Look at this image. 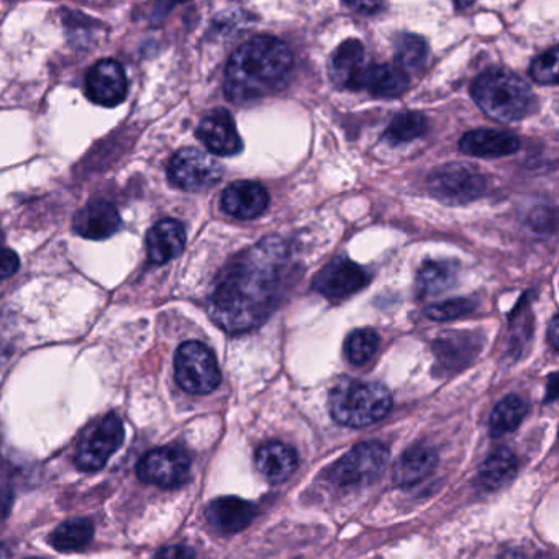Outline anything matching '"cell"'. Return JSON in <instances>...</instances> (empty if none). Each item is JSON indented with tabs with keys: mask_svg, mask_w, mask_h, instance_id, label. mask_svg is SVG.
<instances>
[{
	"mask_svg": "<svg viewBox=\"0 0 559 559\" xmlns=\"http://www.w3.org/2000/svg\"><path fill=\"white\" fill-rule=\"evenodd\" d=\"M475 304L469 298H452V301L442 302V304H432L427 307V317L436 320V322H448L455 318L465 317L474 310Z\"/></svg>",
	"mask_w": 559,
	"mask_h": 559,
	"instance_id": "cell-30",
	"label": "cell"
},
{
	"mask_svg": "<svg viewBox=\"0 0 559 559\" xmlns=\"http://www.w3.org/2000/svg\"><path fill=\"white\" fill-rule=\"evenodd\" d=\"M409 88L406 71L392 64H366L353 91H368L376 98H398Z\"/></svg>",
	"mask_w": 559,
	"mask_h": 559,
	"instance_id": "cell-16",
	"label": "cell"
},
{
	"mask_svg": "<svg viewBox=\"0 0 559 559\" xmlns=\"http://www.w3.org/2000/svg\"><path fill=\"white\" fill-rule=\"evenodd\" d=\"M366 67L365 47L361 41L346 40L333 51L330 58L329 73L333 85L340 89H355L359 74Z\"/></svg>",
	"mask_w": 559,
	"mask_h": 559,
	"instance_id": "cell-20",
	"label": "cell"
},
{
	"mask_svg": "<svg viewBox=\"0 0 559 559\" xmlns=\"http://www.w3.org/2000/svg\"><path fill=\"white\" fill-rule=\"evenodd\" d=\"M394 54L401 69H416L425 63L429 47L419 35L401 34L394 40Z\"/></svg>",
	"mask_w": 559,
	"mask_h": 559,
	"instance_id": "cell-27",
	"label": "cell"
},
{
	"mask_svg": "<svg viewBox=\"0 0 559 559\" xmlns=\"http://www.w3.org/2000/svg\"><path fill=\"white\" fill-rule=\"evenodd\" d=\"M378 348L379 335L372 329L355 330L345 343L346 358L356 366L371 361Z\"/></svg>",
	"mask_w": 559,
	"mask_h": 559,
	"instance_id": "cell-29",
	"label": "cell"
},
{
	"mask_svg": "<svg viewBox=\"0 0 559 559\" xmlns=\"http://www.w3.org/2000/svg\"><path fill=\"white\" fill-rule=\"evenodd\" d=\"M346 5L353 9V11L358 12V14L366 15L378 14V12L384 8V4H374V2H350V4Z\"/></svg>",
	"mask_w": 559,
	"mask_h": 559,
	"instance_id": "cell-34",
	"label": "cell"
},
{
	"mask_svg": "<svg viewBox=\"0 0 559 559\" xmlns=\"http://www.w3.org/2000/svg\"><path fill=\"white\" fill-rule=\"evenodd\" d=\"M185 246V227L175 218L157 221L147 237L148 258L154 265H166L171 259L178 258Z\"/></svg>",
	"mask_w": 559,
	"mask_h": 559,
	"instance_id": "cell-17",
	"label": "cell"
},
{
	"mask_svg": "<svg viewBox=\"0 0 559 559\" xmlns=\"http://www.w3.org/2000/svg\"><path fill=\"white\" fill-rule=\"evenodd\" d=\"M294 64L291 48L279 38L262 37L238 47L225 69V96L234 104H250L271 94Z\"/></svg>",
	"mask_w": 559,
	"mask_h": 559,
	"instance_id": "cell-2",
	"label": "cell"
},
{
	"mask_svg": "<svg viewBox=\"0 0 559 559\" xmlns=\"http://www.w3.org/2000/svg\"><path fill=\"white\" fill-rule=\"evenodd\" d=\"M427 130V120L419 112H403L395 115L394 120L385 130V140L391 144L409 143L422 137Z\"/></svg>",
	"mask_w": 559,
	"mask_h": 559,
	"instance_id": "cell-28",
	"label": "cell"
},
{
	"mask_svg": "<svg viewBox=\"0 0 559 559\" xmlns=\"http://www.w3.org/2000/svg\"><path fill=\"white\" fill-rule=\"evenodd\" d=\"M120 214L111 202H89L74 217V230L89 240H105L120 228Z\"/></svg>",
	"mask_w": 559,
	"mask_h": 559,
	"instance_id": "cell-15",
	"label": "cell"
},
{
	"mask_svg": "<svg viewBox=\"0 0 559 559\" xmlns=\"http://www.w3.org/2000/svg\"><path fill=\"white\" fill-rule=\"evenodd\" d=\"M436 453L429 446H414L407 449L392 469V478L397 486H414L429 478L436 468Z\"/></svg>",
	"mask_w": 559,
	"mask_h": 559,
	"instance_id": "cell-22",
	"label": "cell"
},
{
	"mask_svg": "<svg viewBox=\"0 0 559 559\" xmlns=\"http://www.w3.org/2000/svg\"><path fill=\"white\" fill-rule=\"evenodd\" d=\"M549 392H551V394L546 398V403H551L552 398L556 397V374H552L551 379H549Z\"/></svg>",
	"mask_w": 559,
	"mask_h": 559,
	"instance_id": "cell-38",
	"label": "cell"
},
{
	"mask_svg": "<svg viewBox=\"0 0 559 559\" xmlns=\"http://www.w3.org/2000/svg\"><path fill=\"white\" fill-rule=\"evenodd\" d=\"M526 412H529V406H526L522 397H519V395H507L506 398H503L494 407L493 414H491V433H493V436L512 433L523 422Z\"/></svg>",
	"mask_w": 559,
	"mask_h": 559,
	"instance_id": "cell-26",
	"label": "cell"
},
{
	"mask_svg": "<svg viewBox=\"0 0 559 559\" xmlns=\"http://www.w3.org/2000/svg\"><path fill=\"white\" fill-rule=\"evenodd\" d=\"M371 276L365 268L346 258H336L318 272L312 289L323 297L342 301L368 285Z\"/></svg>",
	"mask_w": 559,
	"mask_h": 559,
	"instance_id": "cell-11",
	"label": "cell"
},
{
	"mask_svg": "<svg viewBox=\"0 0 559 559\" xmlns=\"http://www.w3.org/2000/svg\"><path fill=\"white\" fill-rule=\"evenodd\" d=\"M558 315H555L551 320V326H549V340H551L552 348L558 350L559 346V340H558Z\"/></svg>",
	"mask_w": 559,
	"mask_h": 559,
	"instance_id": "cell-36",
	"label": "cell"
},
{
	"mask_svg": "<svg viewBox=\"0 0 559 559\" xmlns=\"http://www.w3.org/2000/svg\"><path fill=\"white\" fill-rule=\"evenodd\" d=\"M459 150L468 156L504 157L520 150V140L509 131L481 128L468 131L459 141Z\"/></svg>",
	"mask_w": 559,
	"mask_h": 559,
	"instance_id": "cell-18",
	"label": "cell"
},
{
	"mask_svg": "<svg viewBox=\"0 0 559 559\" xmlns=\"http://www.w3.org/2000/svg\"><path fill=\"white\" fill-rule=\"evenodd\" d=\"M530 76L539 85H556L558 81V48H549L539 54L530 67Z\"/></svg>",
	"mask_w": 559,
	"mask_h": 559,
	"instance_id": "cell-31",
	"label": "cell"
},
{
	"mask_svg": "<svg viewBox=\"0 0 559 559\" xmlns=\"http://www.w3.org/2000/svg\"><path fill=\"white\" fill-rule=\"evenodd\" d=\"M255 507L238 497H220L212 500L205 510L208 525L220 533H238L255 519Z\"/></svg>",
	"mask_w": 559,
	"mask_h": 559,
	"instance_id": "cell-19",
	"label": "cell"
},
{
	"mask_svg": "<svg viewBox=\"0 0 559 559\" xmlns=\"http://www.w3.org/2000/svg\"><path fill=\"white\" fill-rule=\"evenodd\" d=\"M389 449L384 443H359L333 465L330 479L339 486L371 483L388 466Z\"/></svg>",
	"mask_w": 559,
	"mask_h": 559,
	"instance_id": "cell-7",
	"label": "cell"
},
{
	"mask_svg": "<svg viewBox=\"0 0 559 559\" xmlns=\"http://www.w3.org/2000/svg\"><path fill=\"white\" fill-rule=\"evenodd\" d=\"M430 194L445 204H468L483 195L486 179L478 168L465 163H449L427 179Z\"/></svg>",
	"mask_w": 559,
	"mask_h": 559,
	"instance_id": "cell-6",
	"label": "cell"
},
{
	"mask_svg": "<svg viewBox=\"0 0 559 559\" xmlns=\"http://www.w3.org/2000/svg\"><path fill=\"white\" fill-rule=\"evenodd\" d=\"M294 271L289 243L263 238L221 269L208 297V315L228 333L256 329L284 297Z\"/></svg>",
	"mask_w": 559,
	"mask_h": 559,
	"instance_id": "cell-1",
	"label": "cell"
},
{
	"mask_svg": "<svg viewBox=\"0 0 559 559\" xmlns=\"http://www.w3.org/2000/svg\"><path fill=\"white\" fill-rule=\"evenodd\" d=\"M517 472V458L510 449L499 448L479 469L478 484L481 490L496 491L510 481Z\"/></svg>",
	"mask_w": 559,
	"mask_h": 559,
	"instance_id": "cell-24",
	"label": "cell"
},
{
	"mask_svg": "<svg viewBox=\"0 0 559 559\" xmlns=\"http://www.w3.org/2000/svg\"><path fill=\"white\" fill-rule=\"evenodd\" d=\"M12 500H14V496H12L11 491L0 493V519H4L8 516L9 510H11Z\"/></svg>",
	"mask_w": 559,
	"mask_h": 559,
	"instance_id": "cell-35",
	"label": "cell"
},
{
	"mask_svg": "<svg viewBox=\"0 0 559 559\" xmlns=\"http://www.w3.org/2000/svg\"><path fill=\"white\" fill-rule=\"evenodd\" d=\"M122 442H124V423L117 416L111 414L86 433L85 439L77 446L74 461L82 471H99L120 448Z\"/></svg>",
	"mask_w": 559,
	"mask_h": 559,
	"instance_id": "cell-10",
	"label": "cell"
},
{
	"mask_svg": "<svg viewBox=\"0 0 559 559\" xmlns=\"http://www.w3.org/2000/svg\"><path fill=\"white\" fill-rule=\"evenodd\" d=\"M88 98L98 105L115 107L127 96V76L124 67L115 60H101L86 76Z\"/></svg>",
	"mask_w": 559,
	"mask_h": 559,
	"instance_id": "cell-12",
	"label": "cell"
},
{
	"mask_svg": "<svg viewBox=\"0 0 559 559\" xmlns=\"http://www.w3.org/2000/svg\"><path fill=\"white\" fill-rule=\"evenodd\" d=\"M268 205V191L258 182H233L221 195V208L238 220H252L262 215Z\"/></svg>",
	"mask_w": 559,
	"mask_h": 559,
	"instance_id": "cell-14",
	"label": "cell"
},
{
	"mask_svg": "<svg viewBox=\"0 0 559 559\" xmlns=\"http://www.w3.org/2000/svg\"><path fill=\"white\" fill-rule=\"evenodd\" d=\"M224 176L220 163L198 148H182L169 163L168 178L182 191H204L217 185Z\"/></svg>",
	"mask_w": 559,
	"mask_h": 559,
	"instance_id": "cell-8",
	"label": "cell"
},
{
	"mask_svg": "<svg viewBox=\"0 0 559 559\" xmlns=\"http://www.w3.org/2000/svg\"><path fill=\"white\" fill-rule=\"evenodd\" d=\"M458 282V268L453 263L427 262L417 272L416 289L420 298L435 297Z\"/></svg>",
	"mask_w": 559,
	"mask_h": 559,
	"instance_id": "cell-23",
	"label": "cell"
},
{
	"mask_svg": "<svg viewBox=\"0 0 559 559\" xmlns=\"http://www.w3.org/2000/svg\"><path fill=\"white\" fill-rule=\"evenodd\" d=\"M198 138L211 153L218 156H233L243 150L233 117L224 109L208 112L198 127Z\"/></svg>",
	"mask_w": 559,
	"mask_h": 559,
	"instance_id": "cell-13",
	"label": "cell"
},
{
	"mask_svg": "<svg viewBox=\"0 0 559 559\" xmlns=\"http://www.w3.org/2000/svg\"><path fill=\"white\" fill-rule=\"evenodd\" d=\"M30 559H37V558H30Z\"/></svg>",
	"mask_w": 559,
	"mask_h": 559,
	"instance_id": "cell-41",
	"label": "cell"
},
{
	"mask_svg": "<svg viewBox=\"0 0 559 559\" xmlns=\"http://www.w3.org/2000/svg\"><path fill=\"white\" fill-rule=\"evenodd\" d=\"M0 559H9L8 549L0 543Z\"/></svg>",
	"mask_w": 559,
	"mask_h": 559,
	"instance_id": "cell-39",
	"label": "cell"
},
{
	"mask_svg": "<svg viewBox=\"0 0 559 559\" xmlns=\"http://www.w3.org/2000/svg\"><path fill=\"white\" fill-rule=\"evenodd\" d=\"M18 269L17 253L9 249L0 250V279L11 278Z\"/></svg>",
	"mask_w": 559,
	"mask_h": 559,
	"instance_id": "cell-32",
	"label": "cell"
},
{
	"mask_svg": "<svg viewBox=\"0 0 559 559\" xmlns=\"http://www.w3.org/2000/svg\"><path fill=\"white\" fill-rule=\"evenodd\" d=\"M256 468L269 483L278 484L291 478L297 469V453L292 446L281 442L263 445L256 452Z\"/></svg>",
	"mask_w": 559,
	"mask_h": 559,
	"instance_id": "cell-21",
	"label": "cell"
},
{
	"mask_svg": "<svg viewBox=\"0 0 559 559\" xmlns=\"http://www.w3.org/2000/svg\"><path fill=\"white\" fill-rule=\"evenodd\" d=\"M9 353H11L9 352V346L5 345L4 340L0 339V368L8 361Z\"/></svg>",
	"mask_w": 559,
	"mask_h": 559,
	"instance_id": "cell-37",
	"label": "cell"
},
{
	"mask_svg": "<svg viewBox=\"0 0 559 559\" xmlns=\"http://www.w3.org/2000/svg\"><path fill=\"white\" fill-rule=\"evenodd\" d=\"M329 407L336 422L361 429L388 416L392 407V395L379 382L345 379L330 392Z\"/></svg>",
	"mask_w": 559,
	"mask_h": 559,
	"instance_id": "cell-4",
	"label": "cell"
},
{
	"mask_svg": "<svg viewBox=\"0 0 559 559\" xmlns=\"http://www.w3.org/2000/svg\"><path fill=\"white\" fill-rule=\"evenodd\" d=\"M94 536V525L89 519H71L61 523L50 536L53 548L60 551H77L86 548Z\"/></svg>",
	"mask_w": 559,
	"mask_h": 559,
	"instance_id": "cell-25",
	"label": "cell"
},
{
	"mask_svg": "<svg viewBox=\"0 0 559 559\" xmlns=\"http://www.w3.org/2000/svg\"><path fill=\"white\" fill-rule=\"evenodd\" d=\"M138 478L147 484L176 490L188 483L191 474V459L178 446H163L147 453L138 462Z\"/></svg>",
	"mask_w": 559,
	"mask_h": 559,
	"instance_id": "cell-9",
	"label": "cell"
},
{
	"mask_svg": "<svg viewBox=\"0 0 559 559\" xmlns=\"http://www.w3.org/2000/svg\"><path fill=\"white\" fill-rule=\"evenodd\" d=\"M178 384L189 394L205 395L220 384V369L211 348L201 342H186L179 346L175 358Z\"/></svg>",
	"mask_w": 559,
	"mask_h": 559,
	"instance_id": "cell-5",
	"label": "cell"
},
{
	"mask_svg": "<svg viewBox=\"0 0 559 559\" xmlns=\"http://www.w3.org/2000/svg\"><path fill=\"white\" fill-rule=\"evenodd\" d=\"M154 559H194V551L185 545L165 546Z\"/></svg>",
	"mask_w": 559,
	"mask_h": 559,
	"instance_id": "cell-33",
	"label": "cell"
},
{
	"mask_svg": "<svg viewBox=\"0 0 559 559\" xmlns=\"http://www.w3.org/2000/svg\"><path fill=\"white\" fill-rule=\"evenodd\" d=\"M5 249L4 246V234L0 231V250Z\"/></svg>",
	"mask_w": 559,
	"mask_h": 559,
	"instance_id": "cell-40",
	"label": "cell"
},
{
	"mask_svg": "<svg viewBox=\"0 0 559 559\" xmlns=\"http://www.w3.org/2000/svg\"><path fill=\"white\" fill-rule=\"evenodd\" d=\"M472 99L497 122H516L532 114L535 96L517 74L500 67L484 71L471 88Z\"/></svg>",
	"mask_w": 559,
	"mask_h": 559,
	"instance_id": "cell-3",
	"label": "cell"
}]
</instances>
